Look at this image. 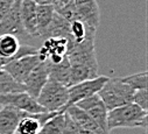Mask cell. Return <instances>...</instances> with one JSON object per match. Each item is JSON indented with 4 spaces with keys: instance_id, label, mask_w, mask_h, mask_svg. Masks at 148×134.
<instances>
[{
    "instance_id": "6da1fadb",
    "label": "cell",
    "mask_w": 148,
    "mask_h": 134,
    "mask_svg": "<svg viewBox=\"0 0 148 134\" xmlns=\"http://www.w3.org/2000/svg\"><path fill=\"white\" fill-rule=\"evenodd\" d=\"M66 57L71 68L70 86L99 76L95 39H88L79 43L68 42Z\"/></svg>"
},
{
    "instance_id": "7a4b0ae2",
    "label": "cell",
    "mask_w": 148,
    "mask_h": 134,
    "mask_svg": "<svg viewBox=\"0 0 148 134\" xmlns=\"http://www.w3.org/2000/svg\"><path fill=\"white\" fill-rule=\"evenodd\" d=\"M147 112L133 103L116 107L107 113V127L110 132L116 128L141 127L147 129Z\"/></svg>"
},
{
    "instance_id": "3957f363",
    "label": "cell",
    "mask_w": 148,
    "mask_h": 134,
    "mask_svg": "<svg viewBox=\"0 0 148 134\" xmlns=\"http://www.w3.org/2000/svg\"><path fill=\"white\" fill-rule=\"evenodd\" d=\"M97 94L103 100L106 109L111 111L116 107L131 104L134 90L130 85H127L120 77L108 78Z\"/></svg>"
},
{
    "instance_id": "277c9868",
    "label": "cell",
    "mask_w": 148,
    "mask_h": 134,
    "mask_svg": "<svg viewBox=\"0 0 148 134\" xmlns=\"http://www.w3.org/2000/svg\"><path fill=\"white\" fill-rule=\"evenodd\" d=\"M36 102L46 110V112L60 113L68 102V86L48 78L36 98Z\"/></svg>"
},
{
    "instance_id": "5b68a950",
    "label": "cell",
    "mask_w": 148,
    "mask_h": 134,
    "mask_svg": "<svg viewBox=\"0 0 148 134\" xmlns=\"http://www.w3.org/2000/svg\"><path fill=\"white\" fill-rule=\"evenodd\" d=\"M107 79L108 77L106 76H98L93 79L83 81V82H79L77 84L69 86L68 88V102L60 113H64L68 107L76 105L81 100L86 99L93 94H97Z\"/></svg>"
},
{
    "instance_id": "8992f818",
    "label": "cell",
    "mask_w": 148,
    "mask_h": 134,
    "mask_svg": "<svg viewBox=\"0 0 148 134\" xmlns=\"http://www.w3.org/2000/svg\"><path fill=\"white\" fill-rule=\"evenodd\" d=\"M0 105L12 106L30 114L46 112V110L36 102V99L30 97L27 92H13V93L0 94Z\"/></svg>"
},
{
    "instance_id": "52a82bcc",
    "label": "cell",
    "mask_w": 148,
    "mask_h": 134,
    "mask_svg": "<svg viewBox=\"0 0 148 134\" xmlns=\"http://www.w3.org/2000/svg\"><path fill=\"white\" fill-rule=\"evenodd\" d=\"M76 106H78L79 109L85 111L93 119V121L98 125V127L100 128V131L104 134H110L111 133L108 127H107L108 110L106 109V106L104 105L103 100L100 99V97L98 94H93V96H91L86 99L81 100L79 103L76 104Z\"/></svg>"
},
{
    "instance_id": "ba28073f",
    "label": "cell",
    "mask_w": 148,
    "mask_h": 134,
    "mask_svg": "<svg viewBox=\"0 0 148 134\" xmlns=\"http://www.w3.org/2000/svg\"><path fill=\"white\" fill-rule=\"evenodd\" d=\"M40 62L42 61L40 59L39 55H29V56L15 58V59L7 62L3 66V69L7 74H10L16 82L23 84L28 75L34 70V68Z\"/></svg>"
},
{
    "instance_id": "9c48e42d",
    "label": "cell",
    "mask_w": 148,
    "mask_h": 134,
    "mask_svg": "<svg viewBox=\"0 0 148 134\" xmlns=\"http://www.w3.org/2000/svg\"><path fill=\"white\" fill-rule=\"evenodd\" d=\"M21 1L22 0H14L10 12L3 19V21L0 22V35L10 34V35L16 36L18 39L29 38L27 35V33L25 31L21 22V14H20Z\"/></svg>"
},
{
    "instance_id": "30bf717a",
    "label": "cell",
    "mask_w": 148,
    "mask_h": 134,
    "mask_svg": "<svg viewBox=\"0 0 148 134\" xmlns=\"http://www.w3.org/2000/svg\"><path fill=\"white\" fill-rule=\"evenodd\" d=\"M73 5L76 8L77 20L97 30L100 23V11L97 0H73Z\"/></svg>"
},
{
    "instance_id": "8fae6325",
    "label": "cell",
    "mask_w": 148,
    "mask_h": 134,
    "mask_svg": "<svg viewBox=\"0 0 148 134\" xmlns=\"http://www.w3.org/2000/svg\"><path fill=\"white\" fill-rule=\"evenodd\" d=\"M48 78H49V74H48V64H47V61L40 62L34 68V70L28 75V77L26 78V81L23 82L26 92L30 97H33L34 99H36V98H38V96H39V93L41 92L42 88L47 83Z\"/></svg>"
},
{
    "instance_id": "7c38bea8",
    "label": "cell",
    "mask_w": 148,
    "mask_h": 134,
    "mask_svg": "<svg viewBox=\"0 0 148 134\" xmlns=\"http://www.w3.org/2000/svg\"><path fill=\"white\" fill-rule=\"evenodd\" d=\"M54 114H56V112H45L38 114L28 113L20 120L14 134H39L41 126Z\"/></svg>"
},
{
    "instance_id": "4fadbf2b",
    "label": "cell",
    "mask_w": 148,
    "mask_h": 134,
    "mask_svg": "<svg viewBox=\"0 0 148 134\" xmlns=\"http://www.w3.org/2000/svg\"><path fill=\"white\" fill-rule=\"evenodd\" d=\"M27 114L12 106H3L0 110V134H14L18 124Z\"/></svg>"
},
{
    "instance_id": "5bb4252c",
    "label": "cell",
    "mask_w": 148,
    "mask_h": 134,
    "mask_svg": "<svg viewBox=\"0 0 148 134\" xmlns=\"http://www.w3.org/2000/svg\"><path fill=\"white\" fill-rule=\"evenodd\" d=\"M36 4L33 0H22L21 1V22L25 31L29 38H38L36 31Z\"/></svg>"
},
{
    "instance_id": "9a60e30c",
    "label": "cell",
    "mask_w": 148,
    "mask_h": 134,
    "mask_svg": "<svg viewBox=\"0 0 148 134\" xmlns=\"http://www.w3.org/2000/svg\"><path fill=\"white\" fill-rule=\"evenodd\" d=\"M68 40L62 38H47L45 43L40 49H38V55L42 62L47 61L51 55H66Z\"/></svg>"
},
{
    "instance_id": "2e32d148",
    "label": "cell",
    "mask_w": 148,
    "mask_h": 134,
    "mask_svg": "<svg viewBox=\"0 0 148 134\" xmlns=\"http://www.w3.org/2000/svg\"><path fill=\"white\" fill-rule=\"evenodd\" d=\"M47 38H62V39L69 40L70 39V22L66 21L62 15L55 12L45 33V39Z\"/></svg>"
},
{
    "instance_id": "e0dca14e",
    "label": "cell",
    "mask_w": 148,
    "mask_h": 134,
    "mask_svg": "<svg viewBox=\"0 0 148 134\" xmlns=\"http://www.w3.org/2000/svg\"><path fill=\"white\" fill-rule=\"evenodd\" d=\"M65 113H68V116L75 121L78 126L88 129V131H91L92 133L95 134H104L100 128L98 127V125L93 121V119L85 112L83 111L82 109H79L78 106L76 105H72L70 107H68L65 110Z\"/></svg>"
},
{
    "instance_id": "ac0fdd59",
    "label": "cell",
    "mask_w": 148,
    "mask_h": 134,
    "mask_svg": "<svg viewBox=\"0 0 148 134\" xmlns=\"http://www.w3.org/2000/svg\"><path fill=\"white\" fill-rule=\"evenodd\" d=\"M48 64V74L49 78L54 79L65 86H70V76H71V68H70V63L69 59L65 55L62 62L57 64H51L47 61Z\"/></svg>"
},
{
    "instance_id": "d6986e66",
    "label": "cell",
    "mask_w": 148,
    "mask_h": 134,
    "mask_svg": "<svg viewBox=\"0 0 148 134\" xmlns=\"http://www.w3.org/2000/svg\"><path fill=\"white\" fill-rule=\"evenodd\" d=\"M55 7L53 5L36 6V31H38V38H45V33L53 19Z\"/></svg>"
},
{
    "instance_id": "ffe728a7",
    "label": "cell",
    "mask_w": 148,
    "mask_h": 134,
    "mask_svg": "<svg viewBox=\"0 0 148 134\" xmlns=\"http://www.w3.org/2000/svg\"><path fill=\"white\" fill-rule=\"evenodd\" d=\"M20 41L16 36L4 34L0 35V57L10 62L20 48Z\"/></svg>"
},
{
    "instance_id": "44dd1931",
    "label": "cell",
    "mask_w": 148,
    "mask_h": 134,
    "mask_svg": "<svg viewBox=\"0 0 148 134\" xmlns=\"http://www.w3.org/2000/svg\"><path fill=\"white\" fill-rule=\"evenodd\" d=\"M13 92H26L25 85L16 82L10 74L1 69L0 70V94Z\"/></svg>"
},
{
    "instance_id": "7402d4cb",
    "label": "cell",
    "mask_w": 148,
    "mask_h": 134,
    "mask_svg": "<svg viewBox=\"0 0 148 134\" xmlns=\"http://www.w3.org/2000/svg\"><path fill=\"white\" fill-rule=\"evenodd\" d=\"M63 129L64 113H56L41 126L39 134H63Z\"/></svg>"
},
{
    "instance_id": "603a6c76",
    "label": "cell",
    "mask_w": 148,
    "mask_h": 134,
    "mask_svg": "<svg viewBox=\"0 0 148 134\" xmlns=\"http://www.w3.org/2000/svg\"><path fill=\"white\" fill-rule=\"evenodd\" d=\"M121 79L130 85L134 91L136 90H142V89H147L148 85V72L147 71H142V72H138L127 77H121Z\"/></svg>"
},
{
    "instance_id": "cb8c5ba5",
    "label": "cell",
    "mask_w": 148,
    "mask_h": 134,
    "mask_svg": "<svg viewBox=\"0 0 148 134\" xmlns=\"http://www.w3.org/2000/svg\"><path fill=\"white\" fill-rule=\"evenodd\" d=\"M132 103L138 105L141 110L147 112V110H148V90L147 89H142V90L134 91Z\"/></svg>"
},
{
    "instance_id": "d4e9b609",
    "label": "cell",
    "mask_w": 148,
    "mask_h": 134,
    "mask_svg": "<svg viewBox=\"0 0 148 134\" xmlns=\"http://www.w3.org/2000/svg\"><path fill=\"white\" fill-rule=\"evenodd\" d=\"M14 0H0V22L10 12Z\"/></svg>"
},
{
    "instance_id": "484cf974",
    "label": "cell",
    "mask_w": 148,
    "mask_h": 134,
    "mask_svg": "<svg viewBox=\"0 0 148 134\" xmlns=\"http://www.w3.org/2000/svg\"><path fill=\"white\" fill-rule=\"evenodd\" d=\"M38 5H53L54 7L58 4V0H33Z\"/></svg>"
},
{
    "instance_id": "4316f807",
    "label": "cell",
    "mask_w": 148,
    "mask_h": 134,
    "mask_svg": "<svg viewBox=\"0 0 148 134\" xmlns=\"http://www.w3.org/2000/svg\"><path fill=\"white\" fill-rule=\"evenodd\" d=\"M6 63H7V61H6V59H4V58L0 57V70L3 69V66H4Z\"/></svg>"
},
{
    "instance_id": "83f0119b",
    "label": "cell",
    "mask_w": 148,
    "mask_h": 134,
    "mask_svg": "<svg viewBox=\"0 0 148 134\" xmlns=\"http://www.w3.org/2000/svg\"><path fill=\"white\" fill-rule=\"evenodd\" d=\"M68 1H69V0H58V4H62L63 5V4H66Z\"/></svg>"
}]
</instances>
